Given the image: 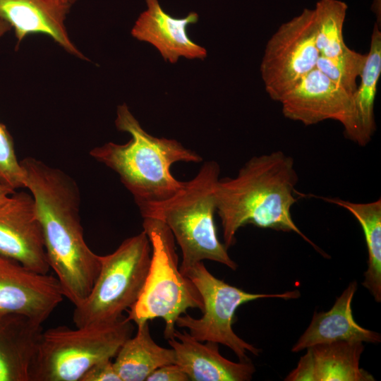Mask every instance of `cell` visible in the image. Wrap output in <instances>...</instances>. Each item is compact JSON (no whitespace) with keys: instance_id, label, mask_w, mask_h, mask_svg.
I'll list each match as a JSON object with an SVG mask.
<instances>
[{"instance_id":"19","label":"cell","mask_w":381,"mask_h":381,"mask_svg":"<svg viewBox=\"0 0 381 381\" xmlns=\"http://www.w3.org/2000/svg\"><path fill=\"white\" fill-rule=\"evenodd\" d=\"M175 363L174 349L155 343L146 322L138 325L135 335L123 342L113 364L121 381H143L157 368Z\"/></svg>"},{"instance_id":"4","label":"cell","mask_w":381,"mask_h":381,"mask_svg":"<svg viewBox=\"0 0 381 381\" xmlns=\"http://www.w3.org/2000/svg\"><path fill=\"white\" fill-rule=\"evenodd\" d=\"M219 174L217 162H205L196 176L183 181L172 196L138 207L143 217L158 219L171 230L182 253L180 271L205 260L222 263L233 270L238 267L217 234L214 216Z\"/></svg>"},{"instance_id":"21","label":"cell","mask_w":381,"mask_h":381,"mask_svg":"<svg viewBox=\"0 0 381 381\" xmlns=\"http://www.w3.org/2000/svg\"><path fill=\"white\" fill-rule=\"evenodd\" d=\"M381 73V32L375 23L370 45L360 75L361 83L353 93L358 128V144L364 146L371 140L375 131L374 104L377 84Z\"/></svg>"},{"instance_id":"25","label":"cell","mask_w":381,"mask_h":381,"mask_svg":"<svg viewBox=\"0 0 381 381\" xmlns=\"http://www.w3.org/2000/svg\"><path fill=\"white\" fill-rule=\"evenodd\" d=\"M80 381H121L111 359L99 362L91 367Z\"/></svg>"},{"instance_id":"12","label":"cell","mask_w":381,"mask_h":381,"mask_svg":"<svg viewBox=\"0 0 381 381\" xmlns=\"http://www.w3.org/2000/svg\"><path fill=\"white\" fill-rule=\"evenodd\" d=\"M0 253L35 272L49 271L42 227L30 193L15 191L0 205Z\"/></svg>"},{"instance_id":"22","label":"cell","mask_w":381,"mask_h":381,"mask_svg":"<svg viewBox=\"0 0 381 381\" xmlns=\"http://www.w3.org/2000/svg\"><path fill=\"white\" fill-rule=\"evenodd\" d=\"M348 6L340 0H319L315 7V44L320 56H336L349 47L343 37Z\"/></svg>"},{"instance_id":"28","label":"cell","mask_w":381,"mask_h":381,"mask_svg":"<svg viewBox=\"0 0 381 381\" xmlns=\"http://www.w3.org/2000/svg\"><path fill=\"white\" fill-rule=\"evenodd\" d=\"M380 2H381L380 0H373V4H372V9H373V12L376 14L377 21L379 20V24L380 25V18H380V13H381Z\"/></svg>"},{"instance_id":"29","label":"cell","mask_w":381,"mask_h":381,"mask_svg":"<svg viewBox=\"0 0 381 381\" xmlns=\"http://www.w3.org/2000/svg\"><path fill=\"white\" fill-rule=\"evenodd\" d=\"M55 1H56L59 4L70 8L72 4L75 3L76 0H55Z\"/></svg>"},{"instance_id":"26","label":"cell","mask_w":381,"mask_h":381,"mask_svg":"<svg viewBox=\"0 0 381 381\" xmlns=\"http://www.w3.org/2000/svg\"><path fill=\"white\" fill-rule=\"evenodd\" d=\"M186 373L176 363L162 365L155 370L146 381H188Z\"/></svg>"},{"instance_id":"16","label":"cell","mask_w":381,"mask_h":381,"mask_svg":"<svg viewBox=\"0 0 381 381\" xmlns=\"http://www.w3.org/2000/svg\"><path fill=\"white\" fill-rule=\"evenodd\" d=\"M69 9L55 0H0V21L13 28L18 42L30 33H44L68 52L83 58L65 26Z\"/></svg>"},{"instance_id":"2","label":"cell","mask_w":381,"mask_h":381,"mask_svg":"<svg viewBox=\"0 0 381 381\" xmlns=\"http://www.w3.org/2000/svg\"><path fill=\"white\" fill-rule=\"evenodd\" d=\"M298 180L294 159L282 151L253 157L236 176L219 179L215 188L216 212L226 248L235 243L241 227L253 224L295 232L319 250L291 217Z\"/></svg>"},{"instance_id":"15","label":"cell","mask_w":381,"mask_h":381,"mask_svg":"<svg viewBox=\"0 0 381 381\" xmlns=\"http://www.w3.org/2000/svg\"><path fill=\"white\" fill-rule=\"evenodd\" d=\"M175 353L176 363L192 381H248L255 366L249 361L235 363L222 356L217 343L202 344L186 330H175L167 339Z\"/></svg>"},{"instance_id":"27","label":"cell","mask_w":381,"mask_h":381,"mask_svg":"<svg viewBox=\"0 0 381 381\" xmlns=\"http://www.w3.org/2000/svg\"><path fill=\"white\" fill-rule=\"evenodd\" d=\"M14 192L15 191L0 185V205L6 202L10 195Z\"/></svg>"},{"instance_id":"9","label":"cell","mask_w":381,"mask_h":381,"mask_svg":"<svg viewBox=\"0 0 381 381\" xmlns=\"http://www.w3.org/2000/svg\"><path fill=\"white\" fill-rule=\"evenodd\" d=\"M314 9L283 23L268 40L260 64L265 88L277 102L308 72L316 68L320 56L315 44Z\"/></svg>"},{"instance_id":"10","label":"cell","mask_w":381,"mask_h":381,"mask_svg":"<svg viewBox=\"0 0 381 381\" xmlns=\"http://www.w3.org/2000/svg\"><path fill=\"white\" fill-rule=\"evenodd\" d=\"M284 116L306 126L331 119L343 126L346 137L358 143L353 94L316 68L308 72L279 101Z\"/></svg>"},{"instance_id":"17","label":"cell","mask_w":381,"mask_h":381,"mask_svg":"<svg viewBox=\"0 0 381 381\" xmlns=\"http://www.w3.org/2000/svg\"><path fill=\"white\" fill-rule=\"evenodd\" d=\"M356 289L357 282L353 281L336 299L330 310L315 312L291 351L296 353L316 344L336 341L380 342L379 333L363 328L353 319L351 303Z\"/></svg>"},{"instance_id":"18","label":"cell","mask_w":381,"mask_h":381,"mask_svg":"<svg viewBox=\"0 0 381 381\" xmlns=\"http://www.w3.org/2000/svg\"><path fill=\"white\" fill-rule=\"evenodd\" d=\"M42 325L23 315L0 313V381H30Z\"/></svg>"},{"instance_id":"14","label":"cell","mask_w":381,"mask_h":381,"mask_svg":"<svg viewBox=\"0 0 381 381\" xmlns=\"http://www.w3.org/2000/svg\"><path fill=\"white\" fill-rule=\"evenodd\" d=\"M286 381H372L373 376L360 367L362 342L336 341L306 349Z\"/></svg>"},{"instance_id":"8","label":"cell","mask_w":381,"mask_h":381,"mask_svg":"<svg viewBox=\"0 0 381 381\" xmlns=\"http://www.w3.org/2000/svg\"><path fill=\"white\" fill-rule=\"evenodd\" d=\"M197 288L202 301V315L194 318L186 313L180 315L176 325L186 328L200 341H212L226 346L241 361L250 359L247 352L258 356L260 349L245 341L234 332V314L237 308L248 302L268 298L285 300L300 296L298 290L282 294H252L231 286L212 275L203 262L181 271Z\"/></svg>"},{"instance_id":"7","label":"cell","mask_w":381,"mask_h":381,"mask_svg":"<svg viewBox=\"0 0 381 381\" xmlns=\"http://www.w3.org/2000/svg\"><path fill=\"white\" fill-rule=\"evenodd\" d=\"M151 256V245L143 231L125 239L113 253L100 255L95 282L86 298L75 306V326L109 324L123 318V312L143 291Z\"/></svg>"},{"instance_id":"5","label":"cell","mask_w":381,"mask_h":381,"mask_svg":"<svg viewBox=\"0 0 381 381\" xmlns=\"http://www.w3.org/2000/svg\"><path fill=\"white\" fill-rule=\"evenodd\" d=\"M43 330L29 371L30 381H80L94 365L115 357L133 327L126 317L104 325Z\"/></svg>"},{"instance_id":"13","label":"cell","mask_w":381,"mask_h":381,"mask_svg":"<svg viewBox=\"0 0 381 381\" xmlns=\"http://www.w3.org/2000/svg\"><path fill=\"white\" fill-rule=\"evenodd\" d=\"M145 2L147 8L140 14L131 30L133 37L153 45L164 60L171 64H175L180 57L206 58L207 50L192 41L187 34L188 25L198 20L197 13L174 18L162 8L158 0Z\"/></svg>"},{"instance_id":"3","label":"cell","mask_w":381,"mask_h":381,"mask_svg":"<svg viewBox=\"0 0 381 381\" xmlns=\"http://www.w3.org/2000/svg\"><path fill=\"white\" fill-rule=\"evenodd\" d=\"M115 125L131 135L130 140L125 144L107 143L91 150L90 155L119 175L138 207L164 201L181 187L183 181L171 172L173 164L202 161L200 155L179 141L147 133L126 104L117 107Z\"/></svg>"},{"instance_id":"1","label":"cell","mask_w":381,"mask_h":381,"mask_svg":"<svg viewBox=\"0 0 381 381\" xmlns=\"http://www.w3.org/2000/svg\"><path fill=\"white\" fill-rule=\"evenodd\" d=\"M20 163L25 188L34 198L50 269L64 296L78 306L90 294L100 270V255L84 238L78 186L61 169L34 157Z\"/></svg>"},{"instance_id":"11","label":"cell","mask_w":381,"mask_h":381,"mask_svg":"<svg viewBox=\"0 0 381 381\" xmlns=\"http://www.w3.org/2000/svg\"><path fill=\"white\" fill-rule=\"evenodd\" d=\"M64 298L57 278L30 270L0 253V313L42 324Z\"/></svg>"},{"instance_id":"20","label":"cell","mask_w":381,"mask_h":381,"mask_svg":"<svg viewBox=\"0 0 381 381\" xmlns=\"http://www.w3.org/2000/svg\"><path fill=\"white\" fill-rule=\"evenodd\" d=\"M326 202L347 210L361 224L367 250V270L362 283L377 302L381 301V200L365 203L321 197Z\"/></svg>"},{"instance_id":"23","label":"cell","mask_w":381,"mask_h":381,"mask_svg":"<svg viewBox=\"0 0 381 381\" xmlns=\"http://www.w3.org/2000/svg\"><path fill=\"white\" fill-rule=\"evenodd\" d=\"M366 54L349 48L333 57L319 56L316 68L347 92L353 94L357 88L356 80L363 68Z\"/></svg>"},{"instance_id":"6","label":"cell","mask_w":381,"mask_h":381,"mask_svg":"<svg viewBox=\"0 0 381 381\" xmlns=\"http://www.w3.org/2000/svg\"><path fill=\"white\" fill-rule=\"evenodd\" d=\"M143 231L152 249L151 262L143 291L127 310L126 318L137 326L155 318L165 322L164 336L173 337L177 318L188 308L202 309L201 296L179 267L175 238L169 228L154 217H143Z\"/></svg>"},{"instance_id":"24","label":"cell","mask_w":381,"mask_h":381,"mask_svg":"<svg viewBox=\"0 0 381 381\" xmlns=\"http://www.w3.org/2000/svg\"><path fill=\"white\" fill-rule=\"evenodd\" d=\"M0 185L13 191L25 188L24 173L18 160L13 138L0 123Z\"/></svg>"}]
</instances>
